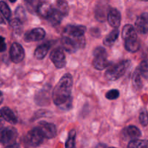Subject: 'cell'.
Listing matches in <instances>:
<instances>
[{"label": "cell", "mask_w": 148, "mask_h": 148, "mask_svg": "<svg viewBox=\"0 0 148 148\" xmlns=\"http://www.w3.org/2000/svg\"><path fill=\"white\" fill-rule=\"evenodd\" d=\"M86 27L83 25H69L64 30L62 36H69L73 37H81L84 36Z\"/></svg>", "instance_id": "cell-11"}, {"label": "cell", "mask_w": 148, "mask_h": 148, "mask_svg": "<svg viewBox=\"0 0 148 148\" xmlns=\"http://www.w3.org/2000/svg\"><path fill=\"white\" fill-rule=\"evenodd\" d=\"M53 11V9L52 6L49 3L46 2V1L39 3L37 7V10H36L38 14L44 18H48L52 14Z\"/></svg>", "instance_id": "cell-14"}, {"label": "cell", "mask_w": 148, "mask_h": 148, "mask_svg": "<svg viewBox=\"0 0 148 148\" xmlns=\"http://www.w3.org/2000/svg\"><path fill=\"white\" fill-rule=\"evenodd\" d=\"M43 139L44 137L38 127L32 129L26 135L27 143L32 147H38L41 145L43 142Z\"/></svg>", "instance_id": "cell-7"}, {"label": "cell", "mask_w": 148, "mask_h": 148, "mask_svg": "<svg viewBox=\"0 0 148 148\" xmlns=\"http://www.w3.org/2000/svg\"><path fill=\"white\" fill-rule=\"evenodd\" d=\"M127 148H148V141L145 140L134 139L130 142Z\"/></svg>", "instance_id": "cell-24"}, {"label": "cell", "mask_w": 148, "mask_h": 148, "mask_svg": "<svg viewBox=\"0 0 148 148\" xmlns=\"http://www.w3.org/2000/svg\"><path fill=\"white\" fill-rule=\"evenodd\" d=\"M124 134L129 138L132 140L137 139L142 135L140 130L135 126H129L124 130Z\"/></svg>", "instance_id": "cell-21"}, {"label": "cell", "mask_w": 148, "mask_h": 148, "mask_svg": "<svg viewBox=\"0 0 148 148\" xmlns=\"http://www.w3.org/2000/svg\"><path fill=\"white\" fill-rule=\"evenodd\" d=\"M38 128L40 130L45 138L52 139L56 137V128L53 124L42 121L39 122Z\"/></svg>", "instance_id": "cell-9"}, {"label": "cell", "mask_w": 148, "mask_h": 148, "mask_svg": "<svg viewBox=\"0 0 148 148\" xmlns=\"http://www.w3.org/2000/svg\"><path fill=\"white\" fill-rule=\"evenodd\" d=\"M95 148H107V147H106V145H104V144H98V145L96 146V147H95Z\"/></svg>", "instance_id": "cell-36"}, {"label": "cell", "mask_w": 148, "mask_h": 148, "mask_svg": "<svg viewBox=\"0 0 148 148\" xmlns=\"http://www.w3.org/2000/svg\"><path fill=\"white\" fill-rule=\"evenodd\" d=\"M22 22H20L18 19L14 18L13 20H10V24L11 25V27H12L13 30H14V33H20L22 31Z\"/></svg>", "instance_id": "cell-29"}, {"label": "cell", "mask_w": 148, "mask_h": 148, "mask_svg": "<svg viewBox=\"0 0 148 148\" xmlns=\"http://www.w3.org/2000/svg\"><path fill=\"white\" fill-rule=\"evenodd\" d=\"M120 92L118 90H111L106 93V98L108 100H115L119 97Z\"/></svg>", "instance_id": "cell-33"}, {"label": "cell", "mask_w": 148, "mask_h": 148, "mask_svg": "<svg viewBox=\"0 0 148 148\" xmlns=\"http://www.w3.org/2000/svg\"><path fill=\"white\" fill-rule=\"evenodd\" d=\"M134 28L140 34H147L148 33V13H143L137 17Z\"/></svg>", "instance_id": "cell-12"}, {"label": "cell", "mask_w": 148, "mask_h": 148, "mask_svg": "<svg viewBox=\"0 0 148 148\" xmlns=\"http://www.w3.org/2000/svg\"><path fill=\"white\" fill-rule=\"evenodd\" d=\"M119 35V31L117 28L111 30V33L108 35L106 36V38L103 40V44L106 46H111L114 44L116 41L117 38Z\"/></svg>", "instance_id": "cell-19"}, {"label": "cell", "mask_w": 148, "mask_h": 148, "mask_svg": "<svg viewBox=\"0 0 148 148\" xmlns=\"http://www.w3.org/2000/svg\"><path fill=\"white\" fill-rule=\"evenodd\" d=\"M138 69L142 75L145 77H147L148 76V59L143 61Z\"/></svg>", "instance_id": "cell-31"}, {"label": "cell", "mask_w": 148, "mask_h": 148, "mask_svg": "<svg viewBox=\"0 0 148 148\" xmlns=\"http://www.w3.org/2000/svg\"><path fill=\"white\" fill-rule=\"evenodd\" d=\"M142 74L140 73L139 69H136L132 77V83L136 90L141 89L143 87V80H142Z\"/></svg>", "instance_id": "cell-23"}, {"label": "cell", "mask_w": 148, "mask_h": 148, "mask_svg": "<svg viewBox=\"0 0 148 148\" xmlns=\"http://www.w3.org/2000/svg\"><path fill=\"white\" fill-rule=\"evenodd\" d=\"M63 17L64 16L57 10H53L52 14L47 19L49 20V22L51 23V25H52L53 26H56L60 24Z\"/></svg>", "instance_id": "cell-22"}, {"label": "cell", "mask_w": 148, "mask_h": 148, "mask_svg": "<svg viewBox=\"0 0 148 148\" xmlns=\"http://www.w3.org/2000/svg\"><path fill=\"white\" fill-rule=\"evenodd\" d=\"M108 10L109 8H108V7L105 4H102L101 6L98 5V7H96L95 12L97 20L101 22H103L106 19Z\"/></svg>", "instance_id": "cell-18"}, {"label": "cell", "mask_w": 148, "mask_h": 148, "mask_svg": "<svg viewBox=\"0 0 148 148\" xmlns=\"http://www.w3.org/2000/svg\"><path fill=\"white\" fill-rule=\"evenodd\" d=\"M109 148H115V147H109Z\"/></svg>", "instance_id": "cell-42"}, {"label": "cell", "mask_w": 148, "mask_h": 148, "mask_svg": "<svg viewBox=\"0 0 148 148\" xmlns=\"http://www.w3.org/2000/svg\"><path fill=\"white\" fill-rule=\"evenodd\" d=\"M2 126H3V122L2 121H1V119H0V129L2 128Z\"/></svg>", "instance_id": "cell-39"}, {"label": "cell", "mask_w": 148, "mask_h": 148, "mask_svg": "<svg viewBox=\"0 0 148 148\" xmlns=\"http://www.w3.org/2000/svg\"><path fill=\"white\" fill-rule=\"evenodd\" d=\"M106 18L111 27L117 28L121 25V14L117 9L110 8L107 14Z\"/></svg>", "instance_id": "cell-13"}, {"label": "cell", "mask_w": 148, "mask_h": 148, "mask_svg": "<svg viewBox=\"0 0 148 148\" xmlns=\"http://www.w3.org/2000/svg\"><path fill=\"white\" fill-rule=\"evenodd\" d=\"M72 77L65 74L56 84L52 92V99L56 106H61L71 97L72 89Z\"/></svg>", "instance_id": "cell-1"}, {"label": "cell", "mask_w": 148, "mask_h": 148, "mask_svg": "<svg viewBox=\"0 0 148 148\" xmlns=\"http://www.w3.org/2000/svg\"><path fill=\"white\" fill-rule=\"evenodd\" d=\"M50 59L58 69H62L66 66V56L62 48H56L53 49L50 54Z\"/></svg>", "instance_id": "cell-6"}, {"label": "cell", "mask_w": 148, "mask_h": 148, "mask_svg": "<svg viewBox=\"0 0 148 148\" xmlns=\"http://www.w3.org/2000/svg\"><path fill=\"white\" fill-rule=\"evenodd\" d=\"M62 43L63 48L69 53L76 52L79 49H83L85 46V38L84 36L73 37L69 36H62Z\"/></svg>", "instance_id": "cell-3"}, {"label": "cell", "mask_w": 148, "mask_h": 148, "mask_svg": "<svg viewBox=\"0 0 148 148\" xmlns=\"http://www.w3.org/2000/svg\"><path fill=\"white\" fill-rule=\"evenodd\" d=\"M0 115L7 122L15 124L17 123V117L8 107H3L0 109Z\"/></svg>", "instance_id": "cell-15"}, {"label": "cell", "mask_w": 148, "mask_h": 148, "mask_svg": "<svg viewBox=\"0 0 148 148\" xmlns=\"http://www.w3.org/2000/svg\"><path fill=\"white\" fill-rule=\"evenodd\" d=\"M46 36V31L42 27H36L27 31L24 36V40L26 42H35L43 39Z\"/></svg>", "instance_id": "cell-10"}, {"label": "cell", "mask_w": 148, "mask_h": 148, "mask_svg": "<svg viewBox=\"0 0 148 148\" xmlns=\"http://www.w3.org/2000/svg\"><path fill=\"white\" fill-rule=\"evenodd\" d=\"M56 10L63 16H66L69 12V6L65 0H57Z\"/></svg>", "instance_id": "cell-25"}, {"label": "cell", "mask_w": 148, "mask_h": 148, "mask_svg": "<svg viewBox=\"0 0 148 148\" xmlns=\"http://www.w3.org/2000/svg\"><path fill=\"white\" fill-rule=\"evenodd\" d=\"M140 122L143 127H146L148 124V114L145 109H143L140 114Z\"/></svg>", "instance_id": "cell-32"}, {"label": "cell", "mask_w": 148, "mask_h": 148, "mask_svg": "<svg viewBox=\"0 0 148 148\" xmlns=\"http://www.w3.org/2000/svg\"><path fill=\"white\" fill-rule=\"evenodd\" d=\"M130 65L129 60L122 61L110 66L105 73V77L109 81H115L122 77Z\"/></svg>", "instance_id": "cell-2"}, {"label": "cell", "mask_w": 148, "mask_h": 148, "mask_svg": "<svg viewBox=\"0 0 148 148\" xmlns=\"http://www.w3.org/2000/svg\"><path fill=\"white\" fill-rule=\"evenodd\" d=\"M5 148H20V145L17 144V143H13V144L10 145H7V147Z\"/></svg>", "instance_id": "cell-35"}, {"label": "cell", "mask_w": 148, "mask_h": 148, "mask_svg": "<svg viewBox=\"0 0 148 148\" xmlns=\"http://www.w3.org/2000/svg\"><path fill=\"white\" fill-rule=\"evenodd\" d=\"M9 1H10V2H12V3H14V2H15L17 0H9Z\"/></svg>", "instance_id": "cell-40"}, {"label": "cell", "mask_w": 148, "mask_h": 148, "mask_svg": "<svg viewBox=\"0 0 148 148\" xmlns=\"http://www.w3.org/2000/svg\"><path fill=\"white\" fill-rule=\"evenodd\" d=\"M10 59L14 63H20L25 58V51L18 43H13L10 50Z\"/></svg>", "instance_id": "cell-8"}, {"label": "cell", "mask_w": 148, "mask_h": 148, "mask_svg": "<svg viewBox=\"0 0 148 148\" xmlns=\"http://www.w3.org/2000/svg\"><path fill=\"white\" fill-rule=\"evenodd\" d=\"M15 18L18 19L20 22L23 23L26 20L27 17H26V14L25 12L24 8L21 6H19L15 10Z\"/></svg>", "instance_id": "cell-30"}, {"label": "cell", "mask_w": 148, "mask_h": 148, "mask_svg": "<svg viewBox=\"0 0 148 148\" xmlns=\"http://www.w3.org/2000/svg\"><path fill=\"white\" fill-rule=\"evenodd\" d=\"M121 35H122V38L124 40L137 38L135 28L132 25H124V27H123Z\"/></svg>", "instance_id": "cell-16"}, {"label": "cell", "mask_w": 148, "mask_h": 148, "mask_svg": "<svg viewBox=\"0 0 148 148\" xmlns=\"http://www.w3.org/2000/svg\"><path fill=\"white\" fill-rule=\"evenodd\" d=\"M141 1H148V0H141Z\"/></svg>", "instance_id": "cell-41"}, {"label": "cell", "mask_w": 148, "mask_h": 148, "mask_svg": "<svg viewBox=\"0 0 148 148\" xmlns=\"http://www.w3.org/2000/svg\"><path fill=\"white\" fill-rule=\"evenodd\" d=\"M0 12L3 14V16L5 17L6 20L10 21L12 16L11 10H10V7L7 5V3L4 2V1H0Z\"/></svg>", "instance_id": "cell-27"}, {"label": "cell", "mask_w": 148, "mask_h": 148, "mask_svg": "<svg viewBox=\"0 0 148 148\" xmlns=\"http://www.w3.org/2000/svg\"><path fill=\"white\" fill-rule=\"evenodd\" d=\"M4 20L3 19V17H1V14H0V24H4Z\"/></svg>", "instance_id": "cell-38"}, {"label": "cell", "mask_w": 148, "mask_h": 148, "mask_svg": "<svg viewBox=\"0 0 148 148\" xmlns=\"http://www.w3.org/2000/svg\"><path fill=\"white\" fill-rule=\"evenodd\" d=\"M25 4L29 12L35 13L37 10V7L39 4L38 0H25Z\"/></svg>", "instance_id": "cell-28"}, {"label": "cell", "mask_w": 148, "mask_h": 148, "mask_svg": "<svg viewBox=\"0 0 148 148\" xmlns=\"http://www.w3.org/2000/svg\"><path fill=\"white\" fill-rule=\"evenodd\" d=\"M50 47L51 46L49 43H43V44L40 45L35 50L34 56H36V59H43L47 55Z\"/></svg>", "instance_id": "cell-20"}, {"label": "cell", "mask_w": 148, "mask_h": 148, "mask_svg": "<svg viewBox=\"0 0 148 148\" xmlns=\"http://www.w3.org/2000/svg\"><path fill=\"white\" fill-rule=\"evenodd\" d=\"M17 131L14 127H4L0 129V143L4 145H10L15 143Z\"/></svg>", "instance_id": "cell-5"}, {"label": "cell", "mask_w": 148, "mask_h": 148, "mask_svg": "<svg viewBox=\"0 0 148 148\" xmlns=\"http://www.w3.org/2000/svg\"><path fill=\"white\" fill-rule=\"evenodd\" d=\"M76 131L75 130H72L69 133L67 140L65 144V148H76Z\"/></svg>", "instance_id": "cell-26"}, {"label": "cell", "mask_w": 148, "mask_h": 148, "mask_svg": "<svg viewBox=\"0 0 148 148\" xmlns=\"http://www.w3.org/2000/svg\"><path fill=\"white\" fill-rule=\"evenodd\" d=\"M94 59L92 65L98 70H103L110 65L107 59V52L103 47H98L93 51Z\"/></svg>", "instance_id": "cell-4"}, {"label": "cell", "mask_w": 148, "mask_h": 148, "mask_svg": "<svg viewBox=\"0 0 148 148\" xmlns=\"http://www.w3.org/2000/svg\"><path fill=\"white\" fill-rule=\"evenodd\" d=\"M124 47L128 51L134 53L140 49V43L137 38L129 39V40H124Z\"/></svg>", "instance_id": "cell-17"}, {"label": "cell", "mask_w": 148, "mask_h": 148, "mask_svg": "<svg viewBox=\"0 0 148 148\" xmlns=\"http://www.w3.org/2000/svg\"><path fill=\"white\" fill-rule=\"evenodd\" d=\"M7 49V45L5 43V38L2 36H0V52H3Z\"/></svg>", "instance_id": "cell-34"}, {"label": "cell", "mask_w": 148, "mask_h": 148, "mask_svg": "<svg viewBox=\"0 0 148 148\" xmlns=\"http://www.w3.org/2000/svg\"><path fill=\"white\" fill-rule=\"evenodd\" d=\"M3 100H4V98H3V94L2 92H1V91L0 90V105L2 103Z\"/></svg>", "instance_id": "cell-37"}]
</instances>
